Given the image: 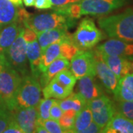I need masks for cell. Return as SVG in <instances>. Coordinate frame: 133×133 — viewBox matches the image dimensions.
<instances>
[{
  "instance_id": "cell-12",
  "label": "cell",
  "mask_w": 133,
  "mask_h": 133,
  "mask_svg": "<svg viewBox=\"0 0 133 133\" xmlns=\"http://www.w3.org/2000/svg\"><path fill=\"white\" fill-rule=\"evenodd\" d=\"M12 112L13 118L18 123L23 131V133L35 132L36 125L38 120L36 107L16 108Z\"/></svg>"
},
{
  "instance_id": "cell-11",
  "label": "cell",
  "mask_w": 133,
  "mask_h": 133,
  "mask_svg": "<svg viewBox=\"0 0 133 133\" xmlns=\"http://www.w3.org/2000/svg\"><path fill=\"white\" fill-rule=\"evenodd\" d=\"M95 76H98L105 90L109 93H113L118 84V78L105 63L98 51L94 50Z\"/></svg>"
},
{
  "instance_id": "cell-39",
  "label": "cell",
  "mask_w": 133,
  "mask_h": 133,
  "mask_svg": "<svg viewBox=\"0 0 133 133\" xmlns=\"http://www.w3.org/2000/svg\"><path fill=\"white\" fill-rule=\"evenodd\" d=\"M4 58H5V55L4 54H0V67H1L2 63L3 62Z\"/></svg>"
},
{
  "instance_id": "cell-33",
  "label": "cell",
  "mask_w": 133,
  "mask_h": 133,
  "mask_svg": "<svg viewBox=\"0 0 133 133\" xmlns=\"http://www.w3.org/2000/svg\"><path fill=\"white\" fill-rule=\"evenodd\" d=\"M5 133H23V131L22 130L21 127H19L18 123L13 118L10 120L8 127L5 128V131L3 132Z\"/></svg>"
},
{
  "instance_id": "cell-14",
  "label": "cell",
  "mask_w": 133,
  "mask_h": 133,
  "mask_svg": "<svg viewBox=\"0 0 133 133\" xmlns=\"http://www.w3.org/2000/svg\"><path fill=\"white\" fill-rule=\"evenodd\" d=\"M101 57L118 78L133 72V58L131 56H118L101 54Z\"/></svg>"
},
{
  "instance_id": "cell-40",
  "label": "cell",
  "mask_w": 133,
  "mask_h": 133,
  "mask_svg": "<svg viewBox=\"0 0 133 133\" xmlns=\"http://www.w3.org/2000/svg\"><path fill=\"white\" fill-rule=\"evenodd\" d=\"M78 1H81V0H78Z\"/></svg>"
},
{
  "instance_id": "cell-18",
  "label": "cell",
  "mask_w": 133,
  "mask_h": 133,
  "mask_svg": "<svg viewBox=\"0 0 133 133\" xmlns=\"http://www.w3.org/2000/svg\"><path fill=\"white\" fill-rule=\"evenodd\" d=\"M23 26L20 22H15L0 30V54H4L8 50Z\"/></svg>"
},
{
  "instance_id": "cell-37",
  "label": "cell",
  "mask_w": 133,
  "mask_h": 133,
  "mask_svg": "<svg viewBox=\"0 0 133 133\" xmlns=\"http://www.w3.org/2000/svg\"><path fill=\"white\" fill-rule=\"evenodd\" d=\"M25 6L27 7H31L34 5L35 3V0H22Z\"/></svg>"
},
{
  "instance_id": "cell-29",
  "label": "cell",
  "mask_w": 133,
  "mask_h": 133,
  "mask_svg": "<svg viewBox=\"0 0 133 133\" xmlns=\"http://www.w3.org/2000/svg\"><path fill=\"white\" fill-rule=\"evenodd\" d=\"M116 102V105H115L116 112L133 121V101Z\"/></svg>"
},
{
  "instance_id": "cell-31",
  "label": "cell",
  "mask_w": 133,
  "mask_h": 133,
  "mask_svg": "<svg viewBox=\"0 0 133 133\" xmlns=\"http://www.w3.org/2000/svg\"><path fill=\"white\" fill-rule=\"evenodd\" d=\"M39 122V121H38ZM42 123V125L48 130L49 133H64L66 132L64 129L61 127V125L58 123V121L53 120V119H48L45 121H43Z\"/></svg>"
},
{
  "instance_id": "cell-36",
  "label": "cell",
  "mask_w": 133,
  "mask_h": 133,
  "mask_svg": "<svg viewBox=\"0 0 133 133\" xmlns=\"http://www.w3.org/2000/svg\"><path fill=\"white\" fill-rule=\"evenodd\" d=\"M102 128L100 127L98 124L93 121L90 123V124L84 130L83 133H98L101 132Z\"/></svg>"
},
{
  "instance_id": "cell-30",
  "label": "cell",
  "mask_w": 133,
  "mask_h": 133,
  "mask_svg": "<svg viewBox=\"0 0 133 133\" xmlns=\"http://www.w3.org/2000/svg\"><path fill=\"white\" fill-rule=\"evenodd\" d=\"M12 118L13 112L0 104V133L5 131Z\"/></svg>"
},
{
  "instance_id": "cell-41",
  "label": "cell",
  "mask_w": 133,
  "mask_h": 133,
  "mask_svg": "<svg viewBox=\"0 0 133 133\" xmlns=\"http://www.w3.org/2000/svg\"><path fill=\"white\" fill-rule=\"evenodd\" d=\"M0 30H1V29H0Z\"/></svg>"
},
{
  "instance_id": "cell-35",
  "label": "cell",
  "mask_w": 133,
  "mask_h": 133,
  "mask_svg": "<svg viewBox=\"0 0 133 133\" xmlns=\"http://www.w3.org/2000/svg\"><path fill=\"white\" fill-rule=\"evenodd\" d=\"M33 6L39 10L49 9L52 8V4L50 0H35Z\"/></svg>"
},
{
  "instance_id": "cell-34",
  "label": "cell",
  "mask_w": 133,
  "mask_h": 133,
  "mask_svg": "<svg viewBox=\"0 0 133 133\" xmlns=\"http://www.w3.org/2000/svg\"><path fill=\"white\" fill-rule=\"evenodd\" d=\"M50 1L52 2V6L54 7V10L59 9L70 4L79 2L78 0H50Z\"/></svg>"
},
{
  "instance_id": "cell-26",
  "label": "cell",
  "mask_w": 133,
  "mask_h": 133,
  "mask_svg": "<svg viewBox=\"0 0 133 133\" xmlns=\"http://www.w3.org/2000/svg\"><path fill=\"white\" fill-rule=\"evenodd\" d=\"M52 78L60 84H62L63 87L71 91H72L77 80L73 73L70 70H68V69L58 72Z\"/></svg>"
},
{
  "instance_id": "cell-19",
  "label": "cell",
  "mask_w": 133,
  "mask_h": 133,
  "mask_svg": "<svg viewBox=\"0 0 133 133\" xmlns=\"http://www.w3.org/2000/svg\"><path fill=\"white\" fill-rule=\"evenodd\" d=\"M113 94L115 101H133V72L119 78Z\"/></svg>"
},
{
  "instance_id": "cell-21",
  "label": "cell",
  "mask_w": 133,
  "mask_h": 133,
  "mask_svg": "<svg viewBox=\"0 0 133 133\" xmlns=\"http://www.w3.org/2000/svg\"><path fill=\"white\" fill-rule=\"evenodd\" d=\"M19 7L10 0H0V29L15 22H19Z\"/></svg>"
},
{
  "instance_id": "cell-5",
  "label": "cell",
  "mask_w": 133,
  "mask_h": 133,
  "mask_svg": "<svg viewBox=\"0 0 133 133\" xmlns=\"http://www.w3.org/2000/svg\"><path fill=\"white\" fill-rule=\"evenodd\" d=\"M41 93L42 87L36 78L30 74L22 76L15 97V109L36 107Z\"/></svg>"
},
{
  "instance_id": "cell-27",
  "label": "cell",
  "mask_w": 133,
  "mask_h": 133,
  "mask_svg": "<svg viewBox=\"0 0 133 133\" xmlns=\"http://www.w3.org/2000/svg\"><path fill=\"white\" fill-rule=\"evenodd\" d=\"M56 101L54 98H44L40 99L38 104L36 106L38 113V121L42 122L43 121L50 118V109L53 102Z\"/></svg>"
},
{
  "instance_id": "cell-10",
  "label": "cell",
  "mask_w": 133,
  "mask_h": 133,
  "mask_svg": "<svg viewBox=\"0 0 133 133\" xmlns=\"http://www.w3.org/2000/svg\"><path fill=\"white\" fill-rule=\"evenodd\" d=\"M24 38L27 44V58L31 71L30 75L38 79L41 75L39 66L42 50L37 40L36 34L32 30L26 28L24 32Z\"/></svg>"
},
{
  "instance_id": "cell-23",
  "label": "cell",
  "mask_w": 133,
  "mask_h": 133,
  "mask_svg": "<svg viewBox=\"0 0 133 133\" xmlns=\"http://www.w3.org/2000/svg\"><path fill=\"white\" fill-rule=\"evenodd\" d=\"M58 103L63 112L72 109L76 113L87 105V102L78 92H71L66 98L58 99Z\"/></svg>"
},
{
  "instance_id": "cell-8",
  "label": "cell",
  "mask_w": 133,
  "mask_h": 133,
  "mask_svg": "<svg viewBox=\"0 0 133 133\" xmlns=\"http://www.w3.org/2000/svg\"><path fill=\"white\" fill-rule=\"evenodd\" d=\"M70 67L76 79L86 76H95L94 50H79L71 58Z\"/></svg>"
},
{
  "instance_id": "cell-17",
  "label": "cell",
  "mask_w": 133,
  "mask_h": 133,
  "mask_svg": "<svg viewBox=\"0 0 133 133\" xmlns=\"http://www.w3.org/2000/svg\"><path fill=\"white\" fill-rule=\"evenodd\" d=\"M101 132L133 133V121L115 112Z\"/></svg>"
},
{
  "instance_id": "cell-4",
  "label": "cell",
  "mask_w": 133,
  "mask_h": 133,
  "mask_svg": "<svg viewBox=\"0 0 133 133\" xmlns=\"http://www.w3.org/2000/svg\"><path fill=\"white\" fill-rule=\"evenodd\" d=\"M104 38V33L90 18L82 19L76 32L71 35L72 42L79 50H91Z\"/></svg>"
},
{
  "instance_id": "cell-6",
  "label": "cell",
  "mask_w": 133,
  "mask_h": 133,
  "mask_svg": "<svg viewBox=\"0 0 133 133\" xmlns=\"http://www.w3.org/2000/svg\"><path fill=\"white\" fill-rule=\"evenodd\" d=\"M24 27L22 28L14 42L4 53L7 61L22 77L29 75L27 44L24 38Z\"/></svg>"
},
{
  "instance_id": "cell-22",
  "label": "cell",
  "mask_w": 133,
  "mask_h": 133,
  "mask_svg": "<svg viewBox=\"0 0 133 133\" xmlns=\"http://www.w3.org/2000/svg\"><path fill=\"white\" fill-rule=\"evenodd\" d=\"M70 68V62L66 58L59 57L55 59L53 62L48 66L47 70L41 73L39 76V83L42 88H44L48 84L52 78L62 70H67Z\"/></svg>"
},
{
  "instance_id": "cell-2",
  "label": "cell",
  "mask_w": 133,
  "mask_h": 133,
  "mask_svg": "<svg viewBox=\"0 0 133 133\" xmlns=\"http://www.w3.org/2000/svg\"><path fill=\"white\" fill-rule=\"evenodd\" d=\"M21 80V75L5 56L0 67V104L11 112L15 109V97Z\"/></svg>"
},
{
  "instance_id": "cell-24",
  "label": "cell",
  "mask_w": 133,
  "mask_h": 133,
  "mask_svg": "<svg viewBox=\"0 0 133 133\" xmlns=\"http://www.w3.org/2000/svg\"><path fill=\"white\" fill-rule=\"evenodd\" d=\"M71 92V90L65 88L53 78L42 89V93L45 98L63 99Z\"/></svg>"
},
{
  "instance_id": "cell-9",
  "label": "cell",
  "mask_w": 133,
  "mask_h": 133,
  "mask_svg": "<svg viewBox=\"0 0 133 133\" xmlns=\"http://www.w3.org/2000/svg\"><path fill=\"white\" fill-rule=\"evenodd\" d=\"M127 0H81L78 3L81 16H98L108 14L124 6Z\"/></svg>"
},
{
  "instance_id": "cell-13",
  "label": "cell",
  "mask_w": 133,
  "mask_h": 133,
  "mask_svg": "<svg viewBox=\"0 0 133 133\" xmlns=\"http://www.w3.org/2000/svg\"><path fill=\"white\" fill-rule=\"evenodd\" d=\"M101 54L118 56H132L133 44L124 42L120 39L111 38L104 43L97 46L95 49Z\"/></svg>"
},
{
  "instance_id": "cell-25",
  "label": "cell",
  "mask_w": 133,
  "mask_h": 133,
  "mask_svg": "<svg viewBox=\"0 0 133 133\" xmlns=\"http://www.w3.org/2000/svg\"><path fill=\"white\" fill-rule=\"evenodd\" d=\"M92 121V112L88 105H87L76 114L73 127V132L83 133L84 130L90 124Z\"/></svg>"
},
{
  "instance_id": "cell-7",
  "label": "cell",
  "mask_w": 133,
  "mask_h": 133,
  "mask_svg": "<svg viewBox=\"0 0 133 133\" xmlns=\"http://www.w3.org/2000/svg\"><path fill=\"white\" fill-rule=\"evenodd\" d=\"M87 105L92 112V121L102 129L116 112L113 102L104 94L90 101Z\"/></svg>"
},
{
  "instance_id": "cell-16",
  "label": "cell",
  "mask_w": 133,
  "mask_h": 133,
  "mask_svg": "<svg viewBox=\"0 0 133 133\" xmlns=\"http://www.w3.org/2000/svg\"><path fill=\"white\" fill-rule=\"evenodd\" d=\"M78 80V92L87 103L100 95H104L103 88L95 81V76H86Z\"/></svg>"
},
{
  "instance_id": "cell-32",
  "label": "cell",
  "mask_w": 133,
  "mask_h": 133,
  "mask_svg": "<svg viewBox=\"0 0 133 133\" xmlns=\"http://www.w3.org/2000/svg\"><path fill=\"white\" fill-rule=\"evenodd\" d=\"M63 112H64L62 111V109H61V107L58 105V100H56L53 102V104L51 106V108L50 109V118L58 121L59 118L62 117Z\"/></svg>"
},
{
  "instance_id": "cell-1",
  "label": "cell",
  "mask_w": 133,
  "mask_h": 133,
  "mask_svg": "<svg viewBox=\"0 0 133 133\" xmlns=\"http://www.w3.org/2000/svg\"><path fill=\"white\" fill-rule=\"evenodd\" d=\"M99 27L111 38L133 42V9L98 19Z\"/></svg>"
},
{
  "instance_id": "cell-28",
  "label": "cell",
  "mask_w": 133,
  "mask_h": 133,
  "mask_svg": "<svg viewBox=\"0 0 133 133\" xmlns=\"http://www.w3.org/2000/svg\"><path fill=\"white\" fill-rule=\"evenodd\" d=\"M76 114L75 111L69 109L64 112L62 117L58 120V123L66 132H73Z\"/></svg>"
},
{
  "instance_id": "cell-3",
  "label": "cell",
  "mask_w": 133,
  "mask_h": 133,
  "mask_svg": "<svg viewBox=\"0 0 133 133\" xmlns=\"http://www.w3.org/2000/svg\"><path fill=\"white\" fill-rule=\"evenodd\" d=\"M74 20L56 11L36 15H31L28 13L24 16L22 24L24 28H30L34 33H38L57 28H70L75 24Z\"/></svg>"
},
{
  "instance_id": "cell-20",
  "label": "cell",
  "mask_w": 133,
  "mask_h": 133,
  "mask_svg": "<svg viewBox=\"0 0 133 133\" xmlns=\"http://www.w3.org/2000/svg\"><path fill=\"white\" fill-rule=\"evenodd\" d=\"M68 40V39H67ZM64 58L63 41L53 43L42 51L39 70L41 73L44 72L48 66L57 58Z\"/></svg>"
},
{
  "instance_id": "cell-15",
  "label": "cell",
  "mask_w": 133,
  "mask_h": 133,
  "mask_svg": "<svg viewBox=\"0 0 133 133\" xmlns=\"http://www.w3.org/2000/svg\"><path fill=\"white\" fill-rule=\"evenodd\" d=\"M67 30L66 28H57L36 33L41 50H44L53 43L71 39L72 34L68 33Z\"/></svg>"
},
{
  "instance_id": "cell-38",
  "label": "cell",
  "mask_w": 133,
  "mask_h": 133,
  "mask_svg": "<svg viewBox=\"0 0 133 133\" xmlns=\"http://www.w3.org/2000/svg\"><path fill=\"white\" fill-rule=\"evenodd\" d=\"M10 1L17 7H22V0H10Z\"/></svg>"
}]
</instances>
